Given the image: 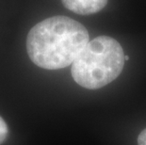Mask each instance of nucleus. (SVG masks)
Returning a JSON list of instances; mask_svg holds the SVG:
<instances>
[{"label": "nucleus", "mask_w": 146, "mask_h": 145, "mask_svg": "<svg viewBox=\"0 0 146 145\" xmlns=\"http://www.w3.org/2000/svg\"><path fill=\"white\" fill-rule=\"evenodd\" d=\"M68 10L77 14L89 15L102 11L108 0H61Z\"/></svg>", "instance_id": "7ed1b4c3"}, {"label": "nucleus", "mask_w": 146, "mask_h": 145, "mask_svg": "<svg viewBox=\"0 0 146 145\" xmlns=\"http://www.w3.org/2000/svg\"><path fill=\"white\" fill-rule=\"evenodd\" d=\"M121 44L108 36L90 41L72 64V76L81 87L97 89L116 79L125 65Z\"/></svg>", "instance_id": "f03ea898"}, {"label": "nucleus", "mask_w": 146, "mask_h": 145, "mask_svg": "<svg viewBox=\"0 0 146 145\" xmlns=\"http://www.w3.org/2000/svg\"><path fill=\"white\" fill-rule=\"evenodd\" d=\"M125 60H129V57L128 56H125Z\"/></svg>", "instance_id": "423d86ee"}, {"label": "nucleus", "mask_w": 146, "mask_h": 145, "mask_svg": "<svg viewBox=\"0 0 146 145\" xmlns=\"http://www.w3.org/2000/svg\"><path fill=\"white\" fill-rule=\"evenodd\" d=\"M89 42L83 24L66 16H53L30 29L27 51L37 66L58 70L73 64Z\"/></svg>", "instance_id": "f257e3e1"}, {"label": "nucleus", "mask_w": 146, "mask_h": 145, "mask_svg": "<svg viewBox=\"0 0 146 145\" xmlns=\"http://www.w3.org/2000/svg\"><path fill=\"white\" fill-rule=\"evenodd\" d=\"M138 144L139 145H146V129L142 130L141 133L139 135Z\"/></svg>", "instance_id": "39448f33"}, {"label": "nucleus", "mask_w": 146, "mask_h": 145, "mask_svg": "<svg viewBox=\"0 0 146 145\" xmlns=\"http://www.w3.org/2000/svg\"><path fill=\"white\" fill-rule=\"evenodd\" d=\"M9 134V128L6 122L0 117V144H2L6 140Z\"/></svg>", "instance_id": "20e7f679"}]
</instances>
